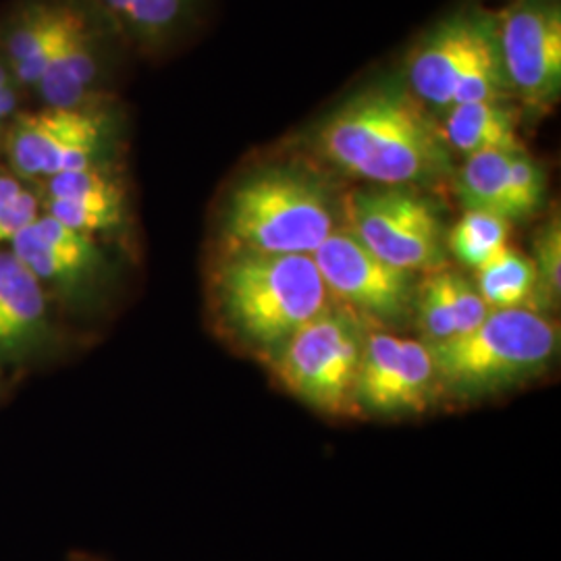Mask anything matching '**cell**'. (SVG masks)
I'll list each match as a JSON object with an SVG mask.
<instances>
[{"instance_id": "cell-1", "label": "cell", "mask_w": 561, "mask_h": 561, "mask_svg": "<svg viewBox=\"0 0 561 561\" xmlns=\"http://www.w3.org/2000/svg\"><path fill=\"white\" fill-rule=\"evenodd\" d=\"M317 150L343 173L379 187L426 185L449 175L439 125L408 90L368 88L322 121Z\"/></svg>"}, {"instance_id": "cell-2", "label": "cell", "mask_w": 561, "mask_h": 561, "mask_svg": "<svg viewBox=\"0 0 561 561\" xmlns=\"http://www.w3.org/2000/svg\"><path fill=\"white\" fill-rule=\"evenodd\" d=\"M217 298L241 337L280 350L327 308L329 291L308 254L236 252L217 273Z\"/></svg>"}, {"instance_id": "cell-3", "label": "cell", "mask_w": 561, "mask_h": 561, "mask_svg": "<svg viewBox=\"0 0 561 561\" xmlns=\"http://www.w3.org/2000/svg\"><path fill=\"white\" fill-rule=\"evenodd\" d=\"M335 231V208L319 180L268 169L236 185L222 213L231 254H308Z\"/></svg>"}, {"instance_id": "cell-4", "label": "cell", "mask_w": 561, "mask_h": 561, "mask_svg": "<svg viewBox=\"0 0 561 561\" xmlns=\"http://www.w3.org/2000/svg\"><path fill=\"white\" fill-rule=\"evenodd\" d=\"M125 136L119 102L73 108L30 106L9 123L0 141V162L30 185L99 164H115Z\"/></svg>"}, {"instance_id": "cell-5", "label": "cell", "mask_w": 561, "mask_h": 561, "mask_svg": "<svg viewBox=\"0 0 561 561\" xmlns=\"http://www.w3.org/2000/svg\"><path fill=\"white\" fill-rule=\"evenodd\" d=\"M408 92L433 111L510 101L493 20L468 13L439 23L408 59Z\"/></svg>"}, {"instance_id": "cell-6", "label": "cell", "mask_w": 561, "mask_h": 561, "mask_svg": "<svg viewBox=\"0 0 561 561\" xmlns=\"http://www.w3.org/2000/svg\"><path fill=\"white\" fill-rule=\"evenodd\" d=\"M560 345V331L530 308L491 310L470 333L428 345L435 377L458 391H486L537 373Z\"/></svg>"}, {"instance_id": "cell-7", "label": "cell", "mask_w": 561, "mask_h": 561, "mask_svg": "<svg viewBox=\"0 0 561 561\" xmlns=\"http://www.w3.org/2000/svg\"><path fill=\"white\" fill-rule=\"evenodd\" d=\"M364 337L366 331L352 308L327 306L280 347V381L317 410L329 414L352 412Z\"/></svg>"}, {"instance_id": "cell-8", "label": "cell", "mask_w": 561, "mask_h": 561, "mask_svg": "<svg viewBox=\"0 0 561 561\" xmlns=\"http://www.w3.org/2000/svg\"><path fill=\"white\" fill-rule=\"evenodd\" d=\"M350 231L382 262L408 271H439L443 225L435 206L410 187L354 194L345 206Z\"/></svg>"}, {"instance_id": "cell-9", "label": "cell", "mask_w": 561, "mask_h": 561, "mask_svg": "<svg viewBox=\"0 0 561 561\" xmlns=\"http://www.w3.org/2000/svg\"><path fill=\"white\" fill-rule=\"evenodd\" d=\"M512 99L547 113L560 99V0H514L493 20Z\"/></svg>"}, {"instance_id": "cell-10", "label": "cell", "mask_w": 561, "mask_h": 561, "mask_svg": "<svg viewBox=\"0 0 561 561\" xmlns=\"http://www.w3.org/2000/svg\"><path fill=\"white\" fill-rule=\"evenodd\" d=\"M13 256L41 280L57 306L83 308L108 275L102 240L42 215L9 243Z\"/></svg>"}, {"instance_id": "cell-11", "label": "cell", "mask_w": 561, "mask_h": 561, "mask_svg": "<svg viewBox=\"0 0 561 561\" xmlns=\"http://www.w3.org/2000/svg\"><path fill=\"white\" fill-rule=\"evenodd\" d=\"M119 48V38L81 0L78 18L30 94L32 106L73 108L117 101L115 73Z\"/></svg>"}, {"instance_id": "cell-12", "label": "cell", "mask_w": 561, "mask_h": 561, "mask_svg": "<svg viewBox=\"0 0 561 561\" xmlns=\"http://www.w3.org/2000/svg\"><path fill=\"white\" fill-rule=\"evenodd\" d=\"M327 291L364 314L385 322L410 317L412 273L375 256L350 229H335L312 254Z\"/></svg>"}, {"instance_id": "cell-13", "label": "cell", "mask_w": 561, "mask_h": 561, "mask_svg": "<svg viewBox=\"0 0 561 561\" xmlns=\"http://www.w3.org/2000/svg\"><path fill=\"white\" fill-rule=\"evenodd\" d=\"M59 345V306L9 248L0 250V377L50 360Z\"/></svg>"}, {"instance_id": "cell-14", "label": "cell", "mask_w": 561, "mask_h": 561, "mask_svg": "<svg viewBox=\"0 0 561 561\" xmlns=\"http://www.w3.org/2000/svg\"><path fill=\"white\" fill-rule=\"evenodd\" d=\"M42 215L96 240H115L131 221L119 162L60 173L36 185Z\"/></svg>"}, {"instance_id": "cell-15", "label": "cell", "mask_w": 561, "mask_h": 561, "mask_svg": "<svg viewBox=\"0 0 561 561\" xmlns=\"http://www.w3.org/2000/svg\"><path fill=\"white\" fill-rule=\"evenodd\" d=\"M80 9L81 0H13L0 15V57L27 101Z\"/></svg>"}, {"instance_id": "cell-16", "label": "cell", "mask_w": 561, "mask_h": 561, "mask_svg": "<svg viewBox=\"0 0 561 561\" xmlns=\"http://www.w3.org/2000/svg\"><path fill=\"white\" fill-rule=\"evenodd\" d=\"M125 50L161 59L198 30L206 0H83Z\"/></svg>"}, {"instance_id": "cell-17", "label": "cell", "mask_w": 561, "mask_h": 561, "mask_svg": "<svg viewBox=\"0 0 561 561\" xmlns=\"http://www.w3.org/2000/svg\"><path fill=\"white\" fill-rule=\"evenodd\" d=\"M439 131L445 146L463 157L479 152H526L516 111L505 102L456 104L445 111Z\"/></svg>"}, {"instance_id": "cell-18", "label": "cell", "mask_w": 561, "mask_h": 561, "mask_svg": "<svg viewBox=\"0 0 561 561\" xmlns=\"http://www.w3.org/2000/svg\"><path fill=\"white\" fill-rule=\"evenodd\" d=\"M510 162V152H479L466 157L456 178V190L466 210L491 213L512 222Z\"/></svg>"}, {"instance_id": "cell-19", "label": "cell", "mask_w": 561, "mask_h": 561, "mask_svg": "<svg viewBox=\"0 0 561 561\" xmlns=\"http://www.w3.org/2000/svg\"><path fill=\"white\" fill-rule=\"evenodd\" d=\"M477 273V289L491 310L526 308L542 289L535 262L510 245Z\"/></svg>"}, {"instance_id": "cell-20", "label": "cell", "mask_w": 561, "mask_h": 561, "mask_svg": "<svg viewBox=\"0 0 561 561\" xmlns=\"http://www.w3.org/2000/svg\"><path fill=\"white\" fill-rule=\"evenodd\" d=\"M435 379V364L428 345L421 341L401 340L400 356L379 412L393 414L422 410L428 403Z\"/></svg>"}, {"instance_id": "cell-21", "label": "cell", "mask_w": 561, "mask_h": 561, "mask_svg": "<svg viewBox=\"0 0 561 561\" xmlns=\"http://www.w3.org/2000/svg\"><path fill=\"white\" fill-rule=\"evenodd\" d=\"M510 225L497 215L466 210L460 221L454 225L449 233V248L458 261L470 268H481L493 261L510 240Z\"/></svg>"}, {"instance_id": "cell-22", "label": "cell", "mask_w": 561, "mask_h": 561, "mask_svg": "<svg viewBox=\"0 0 561 561\" xmlns=\"http://www.w3.org/2000/svg\"><path fill=\"white\" fill-rule=\"evenodd\" d=\"M400 337L391 333H366L362 350L360 370L356 382V403L379 412L389 379L400 356Z\"/></svg>"}, {"instance_id": "cell-23", "label": "cell", "mask_w": 561, "mask_h": 561, "mask_svg": "<svg viewBox=\"0 0 561 561\" xmlns=\"http://www.w3.org/2000/svg\"><path fill=\"white\" fill-rule=\"evenodd\" d=\"M419 319L426 345L454 340L456 319L451 304V273L435 271L419 289Z\"/></svg>"}, {"instance_id": "cell-24", "label": "cell", "mask_w": 561, "mask_h": 561, "mask_svg": "<svg viewBox=\"0 0 561 561\" xmlns=\"http://www.w3.org/2000/svg\"><path fill=\"white\" fill-rule=\"evenodd\" d=\"M41 196L36 185L11 175L4 167L0 169V250L25 229L30 222L41 217Z\"/></svg>"}, {"instance_id": "cell-25", "label": "cell", "mask_w": 561, "mask_h": 561, "mask_svg": "<svg viewBox=\"0 0 561 561\" xmlns=\"http://www.w3.org/2000/svg\"><path fill=\"white\" fill-rule=\"evenodd\" d=\"M547 192V178L541 164L526 152L512 154L510 162V202L512 221H522L541 208Z\"/></svg>"}, {"instance_id": "cell-26", "label": "cell", "mask_w": 561, "mask_h": 561, "mask_svg": "<svg viewBox=\"0 0 561 561\" xmlns=\"http://www.w3.org/2000/svg\"><path fill=\"white\" fill-rule=\"evenodd\" d=\"M535 266L539 271L541 285L553 296L561 289V225L560 219L547 222L535 241Z\"/></svg>"}, {"instance_id": "cell-27", "label": "cell", "mask_w": 561, "mask_h": 561, "mask_svg": "<svg viewBox=\"0 0 561 561\" xmlns=\"http://www.w3.org/2000/svg\"><path fill=\"white\" fill-rule=\"evenodd\" d=\"M451 304H454V319H456L454 337L474 331L491 312V308L482 300L477 285H472L470 280L463 279L456 273H451Z\"/></svg>"}, {"instance_id": "cell-28", "label": "cell", "mask_w": 561, "mask_h": 561, "mask_svg": "<svg viewBox=\"0 0 561 561\" xmlns=\"http://www.w3.org/2000/svg\"><path fill=\"white\" fill-rule=\"evenodd\" d=\"M30 108L27 94L23 92L20 81L15 80L9 65L0 57V123H9Z\"/></svg>"}, {"instance_id": "cell-29", "label": "cell", "mask_w": 561, "mask_h": 561, "mask_svg": "<svg viewBox=\"0 0 561 561\" xmlns=\"http://www.w3.org/2000/svg\"><path fill=\"white\" fill-rule=\"evenodd\" d=\"M4 131H7V125H4V123H0V141H2V136H4Z\"/></svg>"}, {"instance_id": "cell-30", "label": "cell", "mask_w": 561, "mask_h": 561, "mask_svg": "<svg viewBox=\"0 0 561 561\" xmlns=\"http://www.w3.org/2000/svg\"><path fill=\"white\" fill-rule=\"evenodd\" d=\"M2 385H4V377H0V389H2Z\"/></svg>"}, {"instance_id": "cell-31", "label": "cell", "mask_w": 561, "mask_h": 561, "mask_svg": "<svg viewBox=\"0 0 561 561\" xmlns=\"http://www.w3.org/2000/svg\"><path fill=\"white\" fill-rule=\"evenodd\" d=\"M0 169H2V162H0Z\"/></svg>"}]
</instances>
